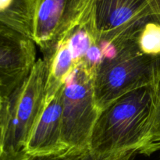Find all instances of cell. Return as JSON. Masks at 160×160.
<instances>
[{
	"instance_id": "obj_1",
	"label": "cell",
	"mask_w": 160,
	"mask_h": 160,
	"mask_svg": "<svg viewBox=\"0 0 160 160\" xmlns=\"http://www.w3.org/2000/svg\"><path fill=\"white\" fill-rule=\"evenodd\" d=\"M159 87L130 92L102 109L92 131L89 149L98 154L130 149L140 153L151 125Z\"/></svg>"
},
{
	"instance_id": "obj_2",
	"label": "cell",
	"mask_w": 160,
	"mask_h": 160,
	"mask_svg": "<svg viewBox=\"0 0 160 160\" xmlns=\"http://www.w3.org/2000/svg\"><path fill=\"white\" fill-rule=\"evenodd\" d=\"M159 85L160 56L141 52L136 38L101 64L94 80L95 103L101 112L128 92Z\"/></svg>"
},
{
	"instance_id": "obj_3",
	"label": "cell",
	"mask_w": 160,
	"mask_h": 160,
	"mask_svg": "<svg viewBox=\"0 0 160 160\" xmlns=\"http://www.w3.org/2000/svg\"><path fill=\"white\" fill-rule=\"evenodd\" d=\"M90 18L98 42L116 47L137 38L148 23H160V12L150 0H93Z\"/></svg>"
},
{
	"instance_id": "obj_4",
	"label": "cell",
	"mask_w": 160,
	"mask_h": 160,
	"mask_svg": "<svg viewBox=\"0 0 160 160\" xmlns=\"http://www.w3.org/2000/svg\"><path fill=\"white\" fill-rule=\"evenodd\" d=\"M48 62L37 59L29 74L6 98L5 151L23 150L45 105Z\"/></svg>"
},
{
	"instance_id": "obj_5",
	"label": "cell",
	"mask_w": 160,
	"mask_h": 160,
	"mask_svg": "<svg viewBox=\"0 0 160 160\" xmlns=\"http://www.w3.org/2000/svg\"><path fill=\"white\" fill-rule=\"evenodd\" d=\"M94 80V75L76 67L66 81L62 95V125L67 148H89L92 131L101 112L95 103Z\"/></svg>"
},
{
	"instance_id": "obj_6",
	"label": "cell",
	"mask_w": 160,
	"mask_h": 160,
	"mask_svg": "<svg viewBox=\"0 0 160 160\" xmlns=\"http://www.w3.org/2000/svg\"><path fill=\"white\" fill-rule=\"evenodd\" d=\"M34 41L0 22V95L7 98L37 61Z\"/></svg>"
},
{
	"instance_id": "obj_7",
	"label": "cell",
	"mask_w": 160,
	"mask_h": 160,
	"mask_svg": "<svg viewBox=\"0 0 160 160\" xmlns=\"http://www.w3.org/2000/svg\"><path fill=\"white\" fill-rule=\"evenodd\" d=\"M79 24L77 0H39L33 40L43 57H48L59 42Z\"/></svg>"
},
{
	"instance_id": "obj_8",
	"label": "cell",
	"mask_w": 160,
	"mask_h": 160,
	"mask_svg": "<svg viewBox=\"0 0 160 160\" xmlns=\"http://www.w3.org/2000/svg\"><path fill=\"white\" fill-rule=\"evenodd\" d=\"M62 90L63 88L44 105L23 148L26 152L32 155H46L67 149L62 137Z\"/></svg>"
},
{
	"instance_id": "obj_9",
	"label": "cell",
	"mask_w": 160,
	"mask_h": 160,
	"mask_svg": "<svg viewBox=\"0 0 160 160\" xmlns=\"http://www.w3.org/2000/svg\"><path fill=\"white\" fill-rule=\"evenodd\" d=\"M44 59L48 62L45 92V105L63 88L67 80L76 68V64L66 39H62L52 53Z\"/></svg>"
},
{
	"instance_id": "obj_10",
	"label": "cell",
	"mask_w": 160,
	"mask_h": 160,
	"mask_svg": "<svg viewBox=\"0 0 160 160\" xmlns=\"http://www.w3.org/2000/svg\"><path fill=\"white\" fill-rule=\"evenodd\" d=\"M137 149L125 150L107 154H98L89 148H67L57 153L46 155H32L23 150L4 151L0 160H134Z\"/></svg>"
},
{
	"instance_id": "obj_11",
	"label": "cell",
	"mask_w": 160,
	"mask_h": 160,
	"mask_svg": "<svg viewBox=\"0 0 160 160\" xmlns=\"http://www.w3.org/2000/svg\"><path fill=\"white\" fill-rule=\"evenodd\" d=\"M38 2L39 0H0V22L33 40Z\"/></svg>"
},
{
	"instance_id": "obj_12",
	"label": "cell",
	"mask_w": 160,
	"mask_h": 160,
	"mask_svg": "<svg viewBox=\"0 0 160 160\" xmlns=\"http://www.w3.org/2000/svg\"><path fill=\"white\" fill-rule=\"evenodd\" d=\"M141 52L149 56H160V23L151 22L145 26L137 37Z\"/></svg>"
},
{
	"instance_id": "obj_13",
	"label": "cell",
	"mask_w": 160,
	"mask_h": 160,
	"mask_svg": "<svg viewBox=\"0 0 160 160\" xmlns=\"http://www.w3.org/2000/svg\"><path fill=\"white\" fill-rule=\"evenodd\" d=\"M160 149V85L158 90L156 106L152 118L148 135L144 143L142 154L151 155Z\"/></svg>"
},
{
	"instance_id": "obj_14",
	"label": "cell",
	"mask_w": 160,
	"mask_h": 160,
	"mask_svg": "<svg viewBox=\"0 0 160 160\" xmlns=\"http://www.w3.org/2000/svg\"><path fill=\"white\" fill-rule=\"evenodd\" d=\"M6 141V98L0 95V158L5 151Z\"/></svg>"
},
{
	"instance_id": "obj_15",
	"label": "cell",
	"mask_w": 160,
	"mask_h": 160,
	"mask_svg": "<svg viewBox=\"0 0 160 160\" xmlns=\"http://www.w3.org/2000/svg\"><path fill=\"white\" fill-rule=\"evenodd\" d=\"M93 0H77V11L80 20V24L87 21L91 17Z\"/></svg>"
},
{
	"instance_id": "obj_16",
	"label": "cell",
	"mask_w": 160,
	"mask_h": 160,
	"mask_svg": "<svg viewBox=\"0 0 160 160\" xmlns=\"http://www.w3.org/2000/svg\"><path fill=\"white\" fill-rule=\"evenodd\" d=\"M150 1H151V2L154 5L155 7L160 12V0H150Z\"/></svg>"
}]
</instances>
